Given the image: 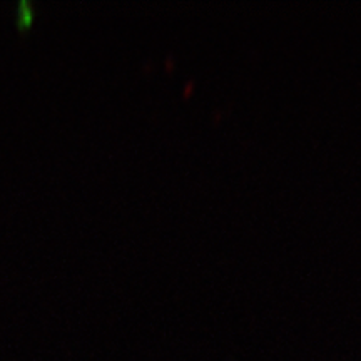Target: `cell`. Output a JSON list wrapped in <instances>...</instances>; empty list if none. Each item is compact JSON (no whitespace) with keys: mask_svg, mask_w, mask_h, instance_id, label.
Returning a JSON list of instances; mask_svg holds the SVG:
<instances>
[{"mask_svg":"<svg viewBox=\"0 0 361 361\" xmlns=\"http://www.w3.org/2000/svg\"><path fill=\"white\" fill-rule=\"evenodd\" d=\"M19 16H17V20H19V24L22 25H27L30 20H32V7H30L29 2H20L19 4Z\"/></svg>","mask_w":361,"mask_h":361,"instance_id":"1","label":"cell"}]
</instances>
